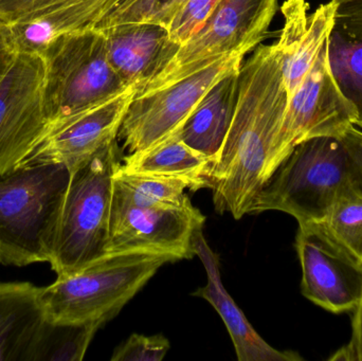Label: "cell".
<instances>
[{"mask_svg":"<svg viewBox=\"0 0 362 361\" xmlns=\"http://www.w3.org/2000/svg\"><path fill=\"white\" fill-rule=\"evenodd\" d=\"M276 42L255 48L242 64L231 125L208 174L215 210L235 220L250 213L288 106Z\"/></svg>","mask_w":362,"mask_h":361,"instance_id":"obj_1","label":"cell"},{"mask_svg":"<svg viewBox=\"0 0 362 361\" xmlns=\"http://www.w3.org/2000/svg\"><path fill=\"white\" fill-rule=\"evenodd\" d=\"M362 131L319 136L293 148L259 191L250 213L282 211L300 224L323 222L336 203L362 194Z\"/></svg>","mask_w":362,"mask_h":361,"instance_id":"obj_2","label":"cell"},{"mask_svg":"<svg viewBox=\"0 0 362 361\" xmlns=\"http://www.w3.org/2000/svg\"><path fill=\"white\" fill-rule=\"evenodd\" d=\"M118 138L102 146L70 175L50 244L49 264L67 277L108 254Z\"/></svg>","mask_w":362,"mask_h":361,"instance_id":"obj_3","label":"cell"},{"mask_svg":"<svg viewBox=\"0 0 362 361\" xmlns=\"http://www.w3.org/2000/svg\"><path fill=\"white\" fill-rule=\"evenodd\" d=\"M178 261L161 252L108 254L44 288L42 303L47 321L55 324L106 322L148 284L167 263Z\"/></svg>","mask_w":362,"mask_h":361,"instance_id":"obj_4","label":"cell"},{"mask_svg":"<svg viewBox=\"0 0 362 361\" xmlns=\"http://www.w3.org/2000/svg\"><path fill=\"white\" fill-rule=\"evenodd\" d=\"M42 57L47 120L44 138L129 87L110 64L105 34L100 30L62 34L47 46Z\"/></svg>","mask_w":362,"mask_h":361,"instance_id":"obj_5","label":"cell"},{"mask_svg":"<svg viewBox=\"0 0 362 361\" xmlns=\"http://www.w3.org/2000/svg\"><path fill=\"white\" fill-rule=\"evenodd\" d=\"M69 182V171L62 165L18 167L0 177V264L49 262Z\"/></svg>","mask_w":362,"mask_h":361,"instance_id":"obj_6","label":"cell"},{"mask_svg":"<svg viewBox=\"0 0 362 361\" xmlns=\"http://www.w3.org/2000/svg\"><path fill=\"white\" fill-rule=\"evenodd\" d=\"M276 10L278 0H219L202 29L172 61L136 87L135 97L169 86L223 57L250 52L265 38Z\"/></svg>","mask_w":362,"mask_h":361,"instance_id":"obj_7","label":"cell"},{"mask_svg":"<svg viewBox=\"0 0 362 361\" xmlns=\"http://www.w3.org/2000/svg\"><path fill=\"white\" fill-rule=\"evenodd\" d=\"M206 216L193 205L156 203L114 178L108 254L161 252L178 261L195 256L194 239Z\"/></svg>","mask_w":362,"mask_h":361,"instance_id":"obj_8","label":"cell"},{"mask_svg":"<svg viewBox=\"0 0 362 361\" xmlns=\"http://www.w3.org/2000/svg\"><path fill=\"white\" fill-rule=\"evenodd\" d=\"M244 57H223L169 86L134 97L119 129L123 150L144 152L176 133L211 87L242 67Z\"/></svg>","mask_w":362,"mask_h":361,"instance_id":"obj_9","label":"cell"},{"mask_svg":"<svg viewBox=\"0 0 362 361\" xmlns=\"http://www.w3.org/2000/svg\"><path fill=\"white\" fill-rule=\"evenodd\" d=\"M327 44L329 40L289 97L282 129L264 172L265 184L300 142L319 136H342L355 126L354 110L329 70Z\"/></svg>","mask_w":362,"mask_h":361,"instance_id":"obj_10","label":"cell"},{"mask_svg":"<svg viewBox=\"0 0 362 361\" xmlns=\"http://www.w3.org/2000/svg\"><path fill=\"white\" fill-rule=\"evenodd\" d=\"M296 249L302 267V294L334 314L354 312L362 298V261L323 222L299 225Z\"/></svg>","mask_w":362,"mask_h":361,"instance_id":"obj_11","label":"cell"},{"mask_svg":"<svg viewBox=\"0 0 362 361\" xmlns=\"http://www.w3.org/2000/svg\"><path fill=\"white\" fill-rule=\"evenodd\" d=\"M45 61L21 52L0 83V177L11 173L44 139Z\"/></svg>","mask_w":362,"mask_h":361,"instance_id":"obj_12","label":"cell"},{"mask_svg":"<svg viewBox=\"0 0 362 361\" xmlns=\"http://www.w3.org/2000/svg\"><path fill=\"white\" fill-rule=\"evenodd\" d=\"M135 93V85H131L120 95L70 119L44 138L16 169L62 165L71 175L102 146L118 138Z\"/></svg>","mask_w":362,"mask_h":361,"instance_id":"obj_13","label":"cell"},{"mask_svg":"<svg viewBox=\"0 0 362 361\" xmlns=\"http://www.w3.org/2000/svg\"><path fill=\"white\" fill-rule=\"evenodd\" d=\"M338 4L329 0L308 13V0H285L283 4L284 25L276 45L288 97L297 90L329 40Z\"/></svg>","mask_w":362,"mask_h":361,"instance_id":"obj_14","label":"cell"},{"mask_svg":"<svg viewBox=\"0 0 362 361\" xmlns=\"http://www.w3.org/2000/svg\"><path fill=\"white\" fill-rule=\"evenodd\" d=\"M100 31L105 34L110 64L129 86L146 84L181 48L167 28L154 23H127Z\"/></svg>","mask_w":362,"mask_h":361,"instance_id":"obj_15","label":"cell"},{"mask_svg":"<svg viewBox=\"0 0 362 361\" xmlns=\"http://www.w3.org/2000/svg\"><path fill=\"white\" fill-rule=\"evenodd\" d=\"M195 256L202 260L208 276L204 288H198L193 296L208 301L219 314L227 326L240 361H299L303 358L295 352H282L270 347L249 324L242 309L228 294L221 282L218 256L206 243L202 230L194 239Z\"/></svg>","mask_w":362,"mask_h":361,"instance_id":"obj_16","label":"cell"},{"mask_svg":"<svg viewBox=\"0 0 362 361\" xmlns=\"http://www.w3.org/2000/svg\"><path fill=\"white\" fill-rule=\"evenodd\" d=\"M42 290L30 282H0V361H33L47 321Z\"/></svg>","mask_w":362,"mask_h":361,"instance_id":"obj_17","label":"cell"},{"mask_svg":"<svg viewBox=\"0 0 362 361\" xmlns=\"http://www.w3.org/2000/svg\"><path fill=\"white\" fill-rule=\"evenodd\" d=\"M329 70L362 131V0L339 2L327 44Z\"/></svg>","mask_w":362,"mask_h":361,"instance_id":"obj_18","label":"cell"},{"mask_svg":"<svg viewBox=\"0 0 362 361\" xmlns=\"http://www.w3.org/2000/svg\"><path fill=\"white\" fill-rule=\"evenodd\" d=\"M240 69L232 70L213 85L177 131L187 146L212 163L218 156L233 118Z\"/></svg>","mask_w":362,"mask_h":361,"instance_id":"obj_19","label":"cell"},{"mask_svg":"<svg viewBox=\"0 0 362 361\" xmlns=\"http://www.w3.org/2000/svg\"><path fill=\"white\" fill-rule=\"evenodd\" d=\"M211 165L206 156L187 146L176 131L148 150L127 155L118 170L123 173L180 178L195 192L211 188L208 179Z\"/></svg>","mask_w":362,"mask_h":361,"instance_id":"obj_20","label":"cell"},{"mask_svg":"<svg viewBox=\"0 0 362 361\" xmlns=\"http://www.w3.org/2000/svg\"><path fill=\"white\" fill-rule=\"evenodd\" d=\"M110 0H0V17L6 23L61 10L72 32L95 29L107 12Z\"/></svg>","mask_w":362,"mask_h":361,"instance_id":"obj_21","label":"cell"},{"mask_svg":"<svg viewBox=\"0 0 362 361\" xmlns=\"http://www.w3.org/2000/svg\"><path fill=\"white\" fill-rule=\"evenodd\" d=\"M104 324H55L46 321L33 361H81L95 333Z\"/></svg>","mask_w":362,"mask_h":361,"instance_id":"obj_22","label":"cell"},{"mask_svg":"<svg viewBox=\"0 0 362 361\" xmlns=\"http://www.w3.org/2000/svg\"><path fill=\"white\" fill-rule=\"evenodd\" d=\"M115 178L138 194L156 203L176 207L192 205L191 199L185 193L187 189L189 190V184L180 178L123 173L118 169Z\"/></svg>","mask_w":362,"mask_h":361,"instance_id":"obj_23","label":"cell"},{"mask_svg":"<svg viewBox=\"0 0 362 361\" xmlns=\"http://www.w3.org/2000/svg\"><path fill=\"white\" fill-rule=\"evenodd\" d=\"M323 223L342 245L362 261V194L340 199Z\"/></svg>","mask_w":362,"mask_h":361,"instance_id":"obj_24","label":"cell"},{"mask_svg":"<svg viewBox=\"0 0 362 361\" xmlns=\"http://www.w3.org/2000/svg\"><path fill=\"white\" fill-rule=\"evenodd\" d=\"M189 0H136L119 13L103 30L127 23H154L169 29Z\"/></svg>","mask_w":362,"mask_h":361,"instance_id":"obj_25","label":"cell"},{"mask_svg":"<svg viewBox=\"0 0 362 361\" xmlns=\"http://www.w3.org/2000/svg\"><path fill=\"white\" fill-rule=\"evenodd\" d=\"M219 0H189L169 27V35L173 42L185 45L196 32L202 29L212 14Z\"/></svg>","mask_w":362,"mask_h":361,"instance_id":"obj_26","label":"cell"},{"mask_svg":"<svg viewBox=\"0 0 362 361\" xmlns=\"http://www.w3.org/2000/svg\"><path fill=\"white\" fill-rule=\"evenodd\" d=\"M170 348V341L163 335L133 334L115 350L112 361H160Z\"/></svg>","mask_w":362,"mask_h":361,"instance_id":"obj_27","label":"cell"},{"mask_svg":"<svg viewBox=\"0 0 362 361\" xmlns=\"http://www.w3.org/2000/svg\"><path fill=\"white\" fill-rule=\"evenodd\" d=\"M353 313L352 338L348 345L331 358L332 360L362 361V298Z\"/></svg>","mask_w":362,"mask_h":361,"instance_id":"obj_28","label":"cell"},{"mask_svg":"<svg viewBox=\"0 0 362 361\" xmlns=\"http://www.w3.org/2000/svg\"><path fill=\"white\" fill-rule=\"evenodd\" d=\"M18 55L10 25L0 17V83L6 78Z\"/></svg>","mask_w":362,"mask_h":361,"instance_id":"obj_29","label":"cell"},{"mask_svg":"<svg viewBox=\"0 0 362 361\" xmlns=\"http://www.w3.org/2000/svg\"><path fill=\"white\" fill-rule=\"evenodd\" d=\"M135 1L136 0H110V2H108L107 12H106L105 16L95 25V29L103 30V28H105L106 25H107L114 17H116L119 13L124 11L125 8H129V6H132Z\"/></svg>","mask_w":362,"mask_h":361,"instance_id":"obj_30","label":"cell"},{"mask_svg":"<svg viewBox=\"0 0 362 361\" xmlns=\"http://www.w3.org/2000/svg\"><path fill=\"white\" fill-rule=\"evenodd\" d=\"M337 2L350 1V0H335Z\"/></svg>","mask_w":362,"mask_h":361,"instance_id":"obj_31","label":"cell"},{"mask_svg":"<svg viewBox=\"0 0 362 361\" xmlns=\"http://www.w3.org/2000/svg\"><path fill=\"white\" fill-rule=\"evenodd\" d=\"M361 142H362V134H361Z\"/></svg>","mask_w":362,"mask_h":361,"instance_id":"obj_32","label":"cell"}]
</instances>
